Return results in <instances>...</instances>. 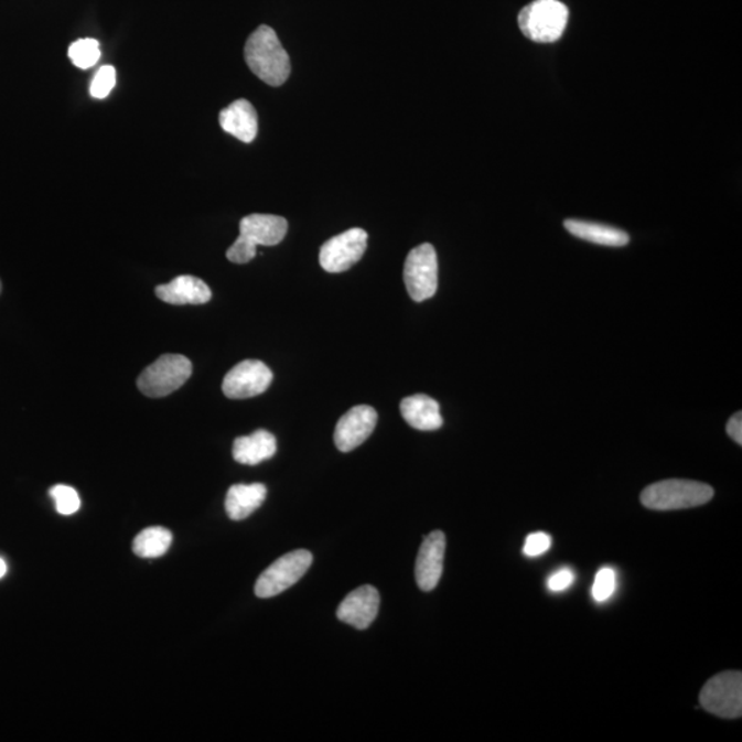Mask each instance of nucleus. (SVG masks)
I'll return each mask as SVG.
<instances>
[{
    "mask_svg": "<svg viewBox=\"0 0 742 742\" xmlns=\"http://www.w3.org/2000/svg\"><path fill=\"white\" fill-rule=\"evenodd\" d=\"M245 61L249 69L266 85L282 86L288 80L290 58L277 33L269 25H260L245 44Z\"/></svg>",
    "mask_w": 742,
    "mask_h": 742,
    "instance_id": "nucleus-1",
    "label": "nucleus"
},
{
    "mask_svg": "<svg viewBox=\"0 0 742 742\" xmlns=\"http://www.w3.org/2000/svg\"><path fill=\"white\" fill-rule=\"evenodd\" d=\"M288 233V222L282 216L254 214L239 222V237L227 249L232 264L245 265L255 259L259 245L275 247Z\"/></svg>",
    "mask_w": 742,
    "mask_h": 742,
    "instance_id": "nucleus-2",
    "label": "nucleus"
},
{
    "mask_svg": "<svg viewBox=\"0 0 742 742\" xmlns=\"http://www.w3.org/2000/svg\"><path fill=\"white\" fill-rule=\"evenodd\" d=\"M713 498L711 485L691 480H663L650 484L641 494V502L650 510H682L708 504Z\"/></svg>",
    "mask_w": 742,
    "mask_h": 742,
    "instance_id": "nucleus-3",
    "label": "nucleus"
},
{
    "mask_svg": "<svg viewBox=\"0 0 742 742\" xmlns=\"http://www.w3.org/2000/svg\"><path fill=\"white\" fill-rule=\"evenodd\" d=\"M568 19L567 6L558 0H535L518 14V25L529 41L553 43L563 35Z\"/></svg>",
    "mask_w": 742,
    "mask_h": 742,
    "instance_id": "nucleus-4",
    "label": "nucleus"
},
{
    "mask_svg": "<svg viewBox=\"0 0 742 742\" xmlns=\"http://www.w3.org/2000/svg\"><path fill=\"white\" fill-rule=\"evenodd\" d=\"M193 373L186 356L166 354L144 369L138 378V388L148 398H164L185 385Z\"/></svg>",
    "mask_w": 742,
    "mask_h": 742,
    "instance_id": "nucleus-5",
    "label": "nucleus"
},
{
    "mask_svg": "<svg viewBox=\"0 0 742 742\" xmlns=\"http://www.w3.org/2000/svg\"><path fill=\"white\" fill-rule=\"evenodd\" d=\"M312 555L309 550H294L284 555L260 574L255 585L259 599H271L292 588L309 571Z\"/></svg>",
    "mask_w": 742,
    "mask_h": 742,
    "instance_id": "nucleus-6",
    "label": "nucleus"
},
{
    "mask_svg": "<svg viewBox=\"0 0 742 742\" xmlns=\"http://www.w3.org/2000/svg\"><path fill=\"white\" fill-rule=\"evenodd\" d=\"M404 279L410 298L422 303L433 298L439 283L437 250L431 244H422L407 255Z\"/></svg>",
    "mask_w": 742,
    "mask_h": 742,
    "instance_id": "nucleus-7",
    "label": "nucleus"
},
{
    "mask_svg": "<svg viewBox=\"0 0 742 742\" xmlns=\"http://www.w3.org/2000/svg\"><path fill=\"white\" fill-rule=\"evenodd\" d=\"M700 705L706 711L724 719L742 713V674L724 671L708 680L701 689Z\"/></svg>",
    "mask_w": 742,
    "mask_h": 742,
    "instance_id": "nucleus-8",
    "label": "nucleus"
},
{
    "mask_svg": "<svg viewBox=\"0 0 742 742\" xmlns=\"http://www.w3.org/2000/svg\"><path fill=\"white\" fill-rule=\"evenodd\" d=\"M367 248V233L364 228L351 230L329 239L322 245L320 264L322 269L337 275L358 264Z\"/></svg>",
    "mask_w": 742,
    "mask_h": 742,
    "instance_id": "nucleus-9",
    "label": "nucleus"
},
{
    "mask_svg": "<svg viewBox=\"0 0 742 742\" xmlns=\"http://www.w3.org/2000/svg\"><path fill=\"white\" fill-rule=\"evenodd\" d=\"M270 367L260 361H244L223 379V394L228 399H249L265 394L272 383Z\"/></svg>",
    "mask_w": 742,
    "mask_h": 742,
    "instance_id": "nucleus-10",
    "label": "nucleus"
},
{
    "mask_svg": "<svg viewBox=\"0 0 742 742\" xmlns=\"http://www.w3.org/2000/svg\"><path fill=\"white\" fill-rule=\"evenodd\" d=\"M377 421V411L373 407L366 405L353 407L337 422L336 431H334L336 448L343 453H350L359 448L374 432Z\"/></svg>",
    "mask_w": 742,
    "mask_h": 742,
    "instance_id": "nucleus-11",
    "label": "nucleus"
},
{
    "mask_svg": "<svg viewBox=\"0 0 742 742\" xmlns=\"http://www.w3.org/2000/svg\"><path fill=\"white\" fill-rule=\"evenodd\" d=\"M445 535L433 531L423 538L416 562V580L422 591H432L443 573Z\"/></svg>",
    "mask_w": 742,
    "mask_h": 742,
    "instance_id": "nucleus-12",
    "label": "nucleus"
},
{
    "mask_svg": "<svg viewBox=\"0 0 742 742\" xmlns=\"http://www.w3.org/2000/svg\"><path fill=\"white\" fill-rule=\"evenodd\" d=\"M379 594L376 588L366 584L345 596L337 610L338 621L358 630H366L376 621L379 610Z\"/></svg>",
    "mask_w": 742,
    "mask_h": 742,
    "instance_id": "nucleus-13",
    "label": "nucleus"
},
{
    "mask_svg": "<svg viewBox=\"0 0 742 742\" xmlns=\"http://www.w3.org/2000/svg\"><path fill=\"white\" fill-rule=\"evenodd\" d=\"M219 122L223 131L230 133L234 138L244 143L255 141L259 131L258 114L254 105L247 99H237L219 115Z\"/></svg>",
    "mask_w": 742,
    "mask_h": 742,
    "instance_id": "nucleus-14",
    "label": "nucleus"
},
{
    "mask_svg": "<svg viewBox=\"0 0 742 742\" xmlns=\"http://www.w3.org/2000/svg\"><path fill=\"white\" fill-rule=\"evenodd\" d=\"M154 292L164 303L174 305L205 304L212 298L208 284L193 276L176 277L169 283L159 284Z\"/></svg>",
    "mask_w": 742,
    "mask_h": 742,
    "instance_id": "nucleus-15",
    "label": "nucleus"
},
{
    "mask_svg": "<svg viewBox=\"0 0 742 742\" xmlns=\"http://www.w3.org/2000/svg\"><path fill=\"white\" fill-rule=\"evenodd\" d=\"M400 412L405 421L418 431H437L443 426L440 405L427 395H412L401 400Z\"/></svg>",
    "mask_w": 742,
    "mask_h": 742,
    "instance_id": "nucleus-16",
    "label": "nucleus"
},
{
    "mask_svg": "<svg viewBox=\"0 0 742 742\" xmlns=\"http://www.w3.org/2000/svg\"><path fill=\"white\" fill-rule=\"evenodd\" d=\"M277 453V440L275 434L256 431L249 437L236 439L233 445L234 460L243 465H259L260 462L272 459Z\"/></svg>",
    "mask_w": 742,
    "mask_h": 742,
    "instance_id": "nucleus-17",
    "label": "nucleus"
},
{
    "mask_svg": "<svg viewBox=\"0 0 742 742\" xmlns=\"http://www.w3.org/2000/svg\"><path fill=\"white\" fill-rule=\"evenodd\" d=\"M267 488L260 483L236 484L228 490L226 512L234 521L245 520L254 515L266 501Z\"/></svg>",
    "mask_w": 742,
    "mask_h": 742,
    "instance_id": "nucleus-18",
    "label": "nucleus"
},
{
    "mask_svg": "<svg viewBox=\"0 0 742 742\" xmlns=\"http://www.w3.org/2000/svg\"><path fill=\"white\" fill-rule=\"evenodd\" d=\"M563 225L572 236L604 247H626L630 243L628 234L616 227L578 219H568Z\"/></svg>",
    "mask_w": 742,
    "mask_h": 742,
    "instance_id": "nucleus-19",
    "label": "nucleus"
},
{
    "mask_svg": "<svg viewBox=\"0 0 742 742\" xmlns=\"http://www.w3.org/2000/svg\"><path fill=\"white\" fill-rule=\"evenodd\" d=\"M172 544V534L163 527L143 529L133 539L132 550L138 557L158 558L166 553Z\"/></svg>",
    "mask_w": 742,
    "mask_h": 742,
    "instance_id": "nucleus-20",
    "label": "nucleus"
},
{
    "mask_svg": "<svg viewBox=\"0 0 742 742\" xmlns=\"http://www.w3.org/2000/svg\"><path fill=\"white\" fill-rule=\"evenodd\" d=\"M69 58L79 69H90L100 58L99 42L95 39H79L71 44Z\"/></svg>",
    "mask_w": 742,
    "mask_h": 742,
    "instance_id": "nucleus-21",
    "label": "nucleus"
},
{
    "mask_svg": "<svg viewBox=\"0 0 742 742\" xmlns=\"http://www.w3.org/2000/svg\"><path fill=\"white\" fill-rule=\"evenodd\" d=\"M50 495H52L60 515H75V513L80 509L82 502L79 494L76 493L75 488L68 487V485H54V487L50 490Z\"/></svg>",
    "mask_w": 742,
    "mask_h": 742,
    "instance_id": "nucleus-22",
    "label": "nucleus"
},
{
    "mask_svg": "<svg viewBox=\"0 0 742 742\" xmlns=\"http://www.w3.org/2000/svg\"><path fill=\"white\" fill-rule=\"evenodd\" d=\"M616 590V572L612 568H602L594 579L593 599L596 602L610 600Z\"/></svg>",
    "mask_w": 742,
    "mask_h": 742,
    "instance_id": "nucleus-23",
    "label": "nucleus"
},
{
    "mask_svg": "<svg viewBox=\"0 0 742 742\" xmlns=\"http://www.w3.org/2000/svg\"><path fill=\"white\" fill-rule=\"evenodd\" d=\"M116 86V69L111 65H105L95 74L90 93L93 98L104 99Z\"/></svg>",
    "mask_w": 742,
    "mask_h": 742,
    "instance_id": "nucleus-24",
    "label": "nucleus"
},
{
    "mask_svg": "<svg viewBox=\"0 0 742 742\" xmlns=\"http://www.w3.org/2000/svg\"><path fill=\"white\" fill-rule=\"evenodd\" d=\"M551 548V537L545 533H535L528 535L526 545H524V555L528 557H538L546 553Z\"/></svg>",
    "mask_w": 742,
    "mask_h": 742,
    "instance_id": "nucleus-25",
    "label": "nucleus"
},
{
    "mask_svg": "<svg viewBox=\"0 0 742 742\" xmlns=\"http://www.w3.org/2000/svg\"><path fill=\"white\" fill-rule=\"evenodd\" d=\"M574 582V573L571 569H561V571L551 574L548 580V588L553 593H560V591L571 588Z\"/></svg>",
    "mask_w": 742,
    "mask_h": 742,
    "instance_id": "nucleus-26",
    "label": "nucleus"
},
{
    "mask_svg": "<svg viewBox=\"0 0 742 742\" xmlns=\"http://www.w3.org/2000/svg\"><path fill=\"white\" fill-rule=\"evenodd\" d=\"M729 437L734 440L735 443L742 444V412H735V415L730 418L727 427Z\"/></svg>",
    "mask_w": 742,
    "mask_h": 742,
    "instance_id": "nucleus-27",
    "label": "nucleus"
},
{
    "mask_svg": "<svg viewBox=\"0 0 742 742\" xmlns=\"http://www.w3.org/2000/svg\"><path fill=\"white\" fill-rule=\"evenodd\" d=\"M6 571H8V566H6V562L0 558V579L4 577Z\"/></svg>",
    "mask_w": 742,
    "mask_h": 742,
    "instance_id": "nucleus-28",
    "label": "nucleus"
},
{
    "mask_svg": "<svg viewBox=\"0 0 742 742\" xmlns=\"http://www.w3.org/2000/svg\"><path fill=\"white\" fill-rule=\"evenodd\" d=\"M0 292H2V282H0Z\"/></svg>",
    "mask_w": 742,
    "mask_h": 742,
    "instance_id": "nucleus-29",
    "label": "nucleus"
}]
</instances>
